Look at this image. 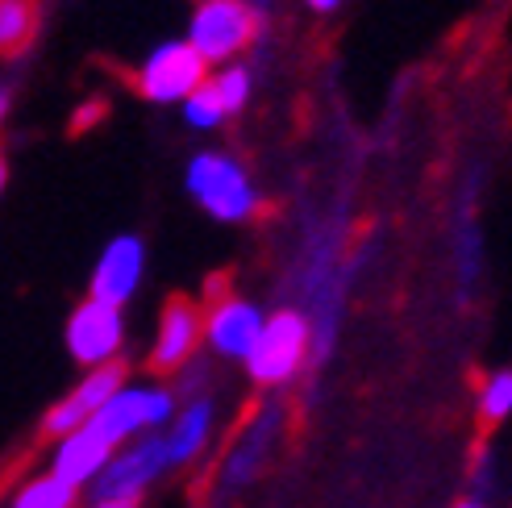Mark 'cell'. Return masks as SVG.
Segmentation results:
<instances>
[{"label": "cell", "mask_w": 512, "mask_h": 508, "mask_svg": "<svg viewBox=\"0 0 512 508\" xmlns=\"http://www.w3.org/2000/svg\"><path fill=\"white\" fill-rule=\"evenodd\" d=\"M259 34V13H254L246 0H204L192 17V38L188 46L209 63H225L234 59L238 50H246Z\"/></svg>", "instance_id": "obj_1"}, {"label": "cell", "mask_w": 512, "mask_h": 508, "mask_svg": "<svg viewBox=\"0 0 512 508\" xmlns=\"http://www.w3.org/2000/svg\"><path fill=\"white\" fill-rule=\"evenodd\" d=\"M188 188H192V196L200 200V205L209 209L213 217H221V221H242V217H250L254 209H259V196H254L246 171L234 159H225V155L192 159Z\"/></svg>", "instance_id": "obj_2"}, {"label": "cell", "mask_w": 512, "mask_h": 508, "mask_svg": "<svg viewBox=\"0 0 512 508\" xmlns=\"http://www.w3.org/2000/svg\"><path fill=\"white\" fill-rule=\"evenodd\" d=\"M304 350H309V321L300 313L284 309L271 321H263V334L254 338L246 367L259 384H284V379L296 375V367L304 363Z\"/></svg>", "instance_id": "obj_3"}, {"label": "cell", "mask_w": 512, "mask_h": 508, "mask_svg": "<svg viewBox=\"0 0 512 508\" xmlns=\"http://www.w3.org/2000/svg\"><path fill=\"white\" fill-rule=\"evenodd\" d=\"M163 467H171L163 438H146V442H138L130 450L113 454V459L105 463V471L92 479V484H96L92 488V500L96 504H121V500L138 504L142 488L155 484V479L163 475Z\"/></svg>", "instance_id": "obj_4"}, {"label": "cell", "mask_w": 512, "mask_h": 508, "mask_svg": "<svg viewBox=\"0 0 512 508\" xmlns=\"http://www.w3.org/2000/svg\"><path fill=\"white\" fill-rule=\"evenodd\" d=\"M171 409H175V400L163 388H121L88 425L117 450L130 434H138L142 425H163L171 417Z\"/></svg>", "instance_id": "obj_5"}, {"label": "cell", "mask_w": 512, "mask_h": 508, "mask_svg": "<svg viewBox=\"0 0 512 508\" xmlns=\"http://www.w3.org/2000/svg\"><path fill=\"white\" fill-rule=\"evenodd\" d=\"M204 84V59L188 42H171V46H159L138 71L134 88L146 96V100H188L196 88Z\"/></svg>", "instance_id": "obj_6"}, {"label": "cell", "mask_w": 512, "mask_h": 508, "mask_svg": "<svg viewBox=\"0 0 512 508\" xmlns=\"http://www.w3.org/2000/svg\"><path fill=\"white\" fill-rule=\"evenodd\" d=\"M121 334H125L121 309H109V304H100V300L80 304L67 321V346L84 367L113 363V354L121 350Z\"/></svg>", "instance_id": "obj_7"}, {"label": "cell", "mask_w": 512, "mask_h": 508, "mask_svg": "<svg viewBox=\"0 0 512 508\" xmlns=\"http://www.w3.org/2000/svg\"><path fill=\"white\" fill-rule=\"evenodd\" d=\"M204 334V313L200 304L188 296H171L163 321H159V338H155V354H150V367L155 371H175L192 359V350Z\"/></svg>", "instance_id": "obj_8"}, {"label": "cell", "mask_w": 512, "mask_h": 508, "mask_svg": "<svg viewBox=\"0 0 512 508\" xmlns=\"http://www.w3.org/2000/svg\"><path fill=\"white\" fill-rule=\"evenodd\" d=\"M142 259H146V250L138 238L125 234V238L109 242V250L100 254L96 275H92V300L109 304V309H121L142 279Z\"/></svg>", "instance_id": "obj_9"}, {"label": "cell", "mask_w": 512, "mask_h": 508, "mask_svg": "<svg viewBox=\"0 0 512 508\" xmlns=\"http://www.w3.org/2000/svg\"><path fill=\"white\" fill-rule=\"evenodd\" d=\"M204 334H209V342L229 354V359H246L254 338L263 334V313L254 309V304L238 300V296H225L213 304L209 313V325H204Z\"/></svg>", "instance_id": "obj_10"}, {"label": "cell", "mask_w": 512, "mask_h": 508, "mask_svg": "<svg viewBox=\"0 0 512 508\" xmlns=\"http://www.w3.org/2000/svg\"><path fill=\"white\" fill-rule=\"evenodd\" d=\"M113 459V446L96 434L92 425H80L75 434H67L55 450V471L50 475H59L63 484L71 488H80V484H92V479L105 471V463Z\"/></svg>", "instance_id": "obj_11"}, {"label": "cell", "mask_w": 512, "mask_h": 508, "mask_svg": "<svg viewBox=\"0 0 512 508\" xmlns=\"http://www.w3.org/2000/svg\"><path fill=\"white\" fill-rule=\"evenodd\" d=\"M209 429H213V404H209V400L188 404L184 417H175V429L163 438V446H167V463H171V467L188 463L192 454L204 446V438H209Z\"/></svg>", "instance_id": "obj_12"}, {"label": "cell", "mask_w": 512, "mask_h": 508, "mask_svg": "<svg viewBox=\"0 0 512 508\" xmlns=\"http://www.w3.org/2000/svg\"><path fill=\"white\" fill-rule=\"evenodd\" d=\"M42 21L38 0H0V59H17L34 42Z\"/></svg>", "instance_id": "obj_13"}, {"label": "cell", "mask_w": 512, "mask_h": 508, "mask_svg": "<svg viewBox=\"0 0 512 508\" xmlns=\"http://www.w3.org/2000/svg\"><path fill=\"white\" fill-rule=\"evenodd\" d=\"M121 388H125V367L113 359V363H105V367H92L84 384L71 392V400L80 404V413L92 421V417H96L100 409H105V404H109Z\"/></svg>", "instance_id": "obj_14"}, {"label": "cell", "mask_w": 512, "mask_h": 508, "mask_svg": "<svg viewBox=\"0 0 512 508\" xmlns=\"http://www.w3.org/2000/svg\"><path fill=\"white\" fill-rule=\"evenodd\" d=\"M75 492H80V488L63 484L59 475H42V479H34V484L21 488V496H17L13 508H71L75 504Z\"/></svg>", "instance_id": "obj_15"}, {"label": "cell", "mask_w": 512, "mask_h": 508, "mask_svg": "<svg viewBox=\"0 0 512 508\" xmlns=\"http://www.w3.org/2000/svg\"><path fill=\"white\" fill-rule=\"evenodd\" d=\"M184 109H188V121L200 125V130H213V125H221L229 113L221 105V96L213 92V84H200L188 100H184Z\"/></svg>", "instance_id": "obj_16"}, {"label": "cell", "mask_w": 512, "mask_h": 508, "mask_svg": "<svg viewBox=\"0 0 512 508\" xmlns=\"http://www.w3.org/2000/svg\"><path fill=\"white\" fill-rule=\"evenodd\" d=\"M213 92L221 96V105L225 113H238L246 105V96H250V71L246 67H225L221 75H213Z\"/></svg>", "instance_id": "obj_17"}, {"label": "cell", "mask_w": 512, "mask_h": 508, "mask_svg": "<svg viewBox=\"0 0 512 508\" xmlns=\"http://www.w3.org/2000/svg\"><path fill=\"white\" fill-rule=\"evenodd\" d=\"M479 413L483 421H504L512 413V371H500L488 379V388L479 396Z\"/></svg>", "instance_id": "obj_18"}, {"label": "cell", "mask_w": 512, "mask_h": 508, "mask_svg": "<svg viewBox=\"0 0 512 508\" xmlns=\"http://www.w3.org/2000/svg\"><path fill=\"white\" fill-rule=\"evenodd\" d=\"M105 113H109V109H105V100H92V105H88V109H80V113H75V117H71V130H75V134H84V130H88V125H96V121H100V117H105Z\"/></svg>", "instance_id": "obj_19"}, {"label": "cell", "mask_w": 512, "mask_h": 508, "mask_svg": "<svg viewBox=\"0 0 512 508\" xmlns=\"http://www.w3.org/2000/svg\"><path fill=\"white\" fill-rule=\"evenodd\" d=\"M309 5H313V9H321V13H329V9L338 5V0H309Z\"/></svg>", "instance_id": "obj_20"}, {"label": "cell", "mask_w": 512, "mask_h": 508, "mask_svg": "<svg viewBox=\"0 0 512 508\" xmlns=\"http://www.w3.org/2000/svg\"><path fill=\"white\" fill-rule=\"evenodd\" d=\"M5 113H9V92L0 88V117H5Z\"/></svg>", "instance_id": "obj_21"}, {"label": "cell", "mask_w": 512, "mask_h": 508, "mask_svg": "<svg viewBox=\"0 0 512 508\" xmlns=\"http://www.w3.org/2000/svg\"><path fill=\"white\" fill-rule=\"evenodd\" d=\"M92 508H138V504H130V500H121V504H92Z\"/></svg>", "instance_id": "obj_22"}, {"label": "cell", "mask_w": 512, "mask_h": 508, "mask_svg": "<svg viewBox=\"0 0 512 508\" xmlns=\"http://www.w3.org/2000/svg\"><path fill=\"white\" fill-rule=\"evenodd\" d=\"M0 188H5V155H0Z\"/></svg>", "instance_id": "obj_23"}, {"label": "cell", "mask_w": 512, "mask_h": 508, "mask_svg": "<svg viewBox=\"0 0 512 508\" xmlns=\"http://www.w3.org/2000/svg\"><path fill=\"white\" fill-rule=\"evenodd\" d=\"M454 508H483V504H475V500H467V504H454Z\"/></svg>", "instance_id": "obj_24"}]
</instances>
